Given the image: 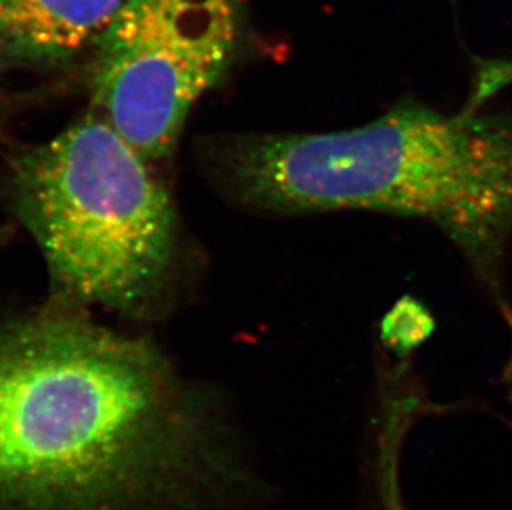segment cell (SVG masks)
<instances>
[{
    "instance_id": "3957f363",
    "label": "cell",
    "mask_w": 512,
    "mask_h": 510,
    "mask_svg": "<svg viewBox=\"0 0 512 510\" xmlns=\"http://www.w3.org/2000/svg\"><path fill=\"white\" fill-rule=\"evenodd\" d=\"M153 166L95 110L12 161V206L68 300L141 312L170 282L176 212Z\"/></svg>"
},
{
    "instance_id": "7a4b0ae2",
    "label": "cell",
    "mask_w": 512,
    "mask_h": 510,
    "mask_svg": "<svg viewBox=\"0 0 512 510\" xmlns=\"http://www.w3.org/2000/svg\"><path fill=\"white\" fill-rule=\"evenodd\" d=\"M221 166L262 211H370L435 224L512 320L501 287L512 241L509 116L474 106L446 115L406 100L357 128L239 138Z\"/></svg>"
},
{
    "instance_id": "6da1fadb",
    "label": "cell",
    "mask_w": 512,
    "mask_h": 510,
    "mask_svg": "<svg viewBox=\"0 0 512 510\" xmlns=\"http://www.w3.org/2000/svg\"><path fill=\"white\" fill-rule=\"evenodd\" d=\"M229 471L150 343L65 312L0 328V510H201Z\"/></svg>"
},
{
    "instance_id": "5b68a950",
    "label": "cell",
    "mask_w": 512,
    "mask_h": 510,
    "mask_svg": "<svg viewBox=\"0 0 512 510\" xmlns=\"http://www.w3.org/2000/svg\"><path fill=\"white\" fill-rule=\"evenodd\" d=\"M123 0H0V63L65 62L97 44Z\"/></svg>"
},
{
    "instance_id": "277c9868",
    "label": "cell",
    "mask_w": 512,
    "mask_h": 510,
    "mask_svg": "<svg viewBox=\"0 0 512 510\" xmlns=\"http://www.w3.org/2000/svg\"><path fill=\"white\" fill-rule=\"evenodd\" d=\"M241 22L242 0H123L95 44L93 110L150 163L170 158L228 70Z\"/></svg>"
}]
</instances>
